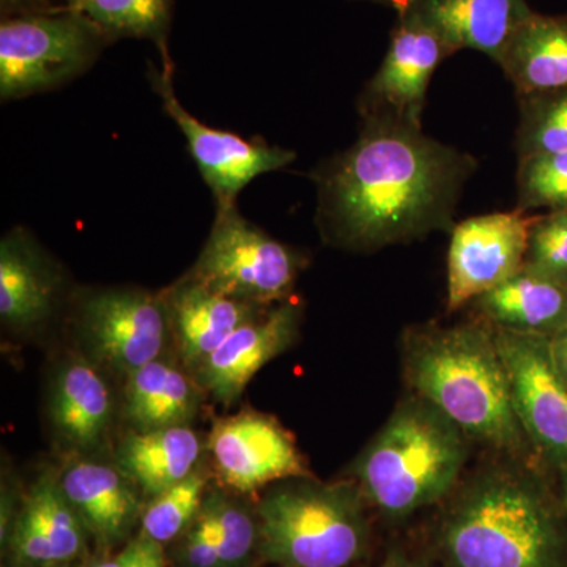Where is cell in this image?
Listing matches in <instances>:
<instances>
[{"instance_id": "2e32d148", "label": "cell", "mask_w": 567, "mask_h": 567, "mask_svg": "<svg viewBox=\"0 0 567 567\" xmlns=\"http://www.w3.org/2000/svg\"><path fill=\"white\" fill-rule=\"evenodd\" d=\"M163 297L183 363L196 371L238 327L265 309L213 292L188 276Z\"/></svg>"}, {"instance_id": "44dd1931", "label": "cell", "mask_w": 567, "mask_h": 567, "mask_svg": "<svg viewBox=\"0 0 567 567\" xmlns=\"http://www.w3.org/2000/svg\"><path fill=\"white\" fill-rule=\"evenodd\" d=\"M517 95L567 89V13L533 11L496 61Z\"/></svg>"}, {"instance_id": "9a60e30c", "label": "cell", "mask_w": 567, "mask_h": 567, "mask_svg": "<svg viewBox=\"0 0 567 567\" xmlns=\"http://www.w3.org/2000/svg\"><path fill=\"white\" fill-rule=\"evenodd\" d=\"M413 11L451 51L475 50L498 61L507 41L533 10L527 0H391Z\"/></svg>"}, {"instance_id": "ffe728a7", "label": "cell", "mask_w": 567, "mask_h": 567, "mask_svg": "<svg viewBox=\"0 0 567 567\" xmlns=\"http://www.w3.org/2000/svg\"><path fill=\"white\" fill-rule=\"evenodd\" d=\"M473 303L494 327L547 338L567 330V287L525 265Z\"/></svg>"}, {"instance_id": "5bb4252c", "label": "cell", "mask_w": 567, "mask_h": 567, "mask_svg": "<svg viewBox=\"0 0 567 567\" xmlns=\"http://www.w3.org/2000/svg\"><path fill=\"white\" fill-rule=\"evenodd\" d=\"M300 311L282 301L238 327L197 369L200 386L230 405L268 361L286 352L298 334Z\"/></svg>"}, {"instance_id": "7a4b0ae2", "label": "cell", "mask_w": 567, "mask_h": 567, "mask_svg": "<svg viewBox=\"0 0 567 567\" xmlns=\"http://www.w3.org/2000/svg\"><path fill=\"white\" fill-rule=\"evenodd\" d=\"M405 372L416 394L470 439L496 450H517L524 442L487 320L413 331L405 342Z\"/></svg>"}, {"instance_id": "3957f363", "label": "cell", "mask_w": 567, "mask_h": 567, "mask_svg": "<svg viewBox=\"0 0 567 567\" xmlns=\"http://www.w3.org/2000/svg\"><path fill=\"white\" fill-rule=\"evenodd\" d=\"M465 434L427 401L404 402L353 466L361 494L386 516L439 502L466 461Z\"/></svg>"}, {"instance_id": "30bf717a", "label": "cell", "mask_w": 567, "mask_h": 567, "mask_svg": "<svg viewBox=\"0 0 567 567\" xmlns=\"http://www.w3.org/2000/svg\"><path fill=\"white\" fill-rule=\"evenodd\" d=\"M80 328L96 357L126 375L158 360L171 333L163 295L123 287L85 297Z\"/></svg>"}, {"instance_id": "ba28073f", "label": "cell", "mask_w": 567, "mask_h": 567, "mask_svg": "<svg viewBox=\"0 0 567 567\" xmlns=\"http://www.w3.org/2000/svg\"><path fill=\"white\" fill-rule=\"evenodd\" d=\"M494 338L518 423L544 456L567 466V383L551 338L499 327H494Z\"/></svg>"}, {"instance_id": "836d02e7", "label": "cell", "mask_w": 567, "mask_h": 567, "mask_svg": "<svg viewBox=\"0 0 567 567\" xmlns=\"http://www.w3.org/2000/svg\"><path fill=\"white\" fill-rule=\"evenodd\" d=\"M551 350L563 379L567 383V330L551 338Z\"/></svg>"}, {"instance_id": "4dcf8cb0", "label": "cell", "mask_w": 567, "mask_h": 567, "mask_svg": "<svg viewBox=\"0 0 567 567\" xmlns=\"http://www.w3.org/2000/svg\"><path fill=\"white\" fill-rule=\"evenodd\" d=\"M185 558L192 567H223L210 524L200 511L189 525Z\"/></svg>"}, {"instance_id": "8992f818", "label": "cell", "mask_w": 567, "mask_h": 567, "mask_svg": "<svg viewBox=\"0 0 567 567\" xmlns=\"http://www.w3.org/2000/svg\"><path fill=\"white\" fill-rule=\"evenodd\" d=\"M81 10L2 18L0 24V99H25L61 87L84 73L110 43Z\"/></svg>"}, {"instance_id": "f1b7e54d", "label": "cell", "mask_w": 567, "mask_h": 567, "mask_svg": "<svg viewBox=\"0 0 567 567\" xmlns=\"http://www.w3.org/2000/svg\"><path fill=\"white\" fill-rule=\"evenodd\" d=\"M200 513L210 524L223 567L244 563L256 544L257 527L252 518L221 496L204 499Z\"/></svg>"}, {"instance_id": "d6986e66", "label": "cell", "mask_w": 567, "mask_h": 567, "mask_svg": "<svg viewBox=\"0 0 567 567\" xmlns=\"http://www.w3.org/2000/svg\"><path fill=\"white\" fill-rule=\"evenodd\" d=\"M59 481L82 525L100 543L111 546L126 535L140 511V499L121 470L81 461L66 466Z\"/></svg>"}, {"instance_id": "d4e9b609", "label": "cell", "mask_w": 567, "mask_h": 567, "mask_svg": "<svg viewBox=\"0 0 567 567\" xmlns=\"http://www.w3.org/2000/svg\"><path fill=\"white\" fill-rule=\"evenodd\" d=\"M80 10L111 40L118 37L152 40L167 58L173 0H84Z\"/></svg>"}, {"instance_id": "cb8c5ba5", "label": "cell", "mask_w": 567, "mask_h": 567, "mask_svg": "<svg viewBox=\"0 0 567 567\" xmlns=\"http://www.w3.org/2000/svg\"><path fill=\"white\" fill-rule=\"evenodd\" d=\"M126 377V416L136 432L181 427L196 415L199 391L174 365L156 360Z\"/></svg>"}, {"instance_id": "6da1fadb", "label": "cell", "mask_w": 567, "mask_h": 567, "mask_svg": "<svg viewBox=\"0 0 567 567\" xmlns=\"http://www.w3.org/2000/svg\"><path fill=\"white\" fill-rule=\"evenodd\" d=\"M363 117L352 147L315 174L323 237L353 251H375L453 230L476 159L394 115Z\"/></svg>"}, {"instance_id": "7c38bea8", "label": "cell", "mask_w": 567, "mask_h": 567, "mask_svg": "<svg viewBox=\"0 0 567 567\" xmlns=\"http://www.w3.org/2000/svg\"><path fill=\"white\" fill-rule=\"evenodd\" d=\"M208 447L219 480L241 494L275 481L312 476L292 435L275 417L251 410L215 421Z\"/></svg>"}, {"instance_id": "603a6c76", "label": "cell", "mask_w": 567, "mask_h": 567, "mask_svg": "<svg viewBox=\"0 0 567 567\" xmlns=\"http://www.w3.org/2000/svg\"><path fill=\"white\" fill-rule=\"evenodd\" d=\"M51 416L70 445L89 450L102 442L112 416L111 391L87 361H69L55 377Z\"/></svg>"}, {"instance_id": "4fadbf2b", "label": "cell", "mask_w": 567, "mask_h": 567, "mask_svg": "<svg viewBox=\"0 0 567 567\" xmlns=\"http://www.w3.org/2000/svg\"><path fill=\"white\" fill-rule=\"evenodd\" d=\"M398 13L382 66L361 96V112L390 114L421 126L432 76L454 52L413 11L399 9Z\"/></svg>"}, {"instance_id": "7402d4cb", "label": "cell", "mask_w": 567, "mask_h": 567, "mask_svg": "<svg viewBox=\"0 0 567 567\" xmlns=\"http://www.w3.org/2000/svg\"><path fill=\"white\" fill-rule=\"evenodd\" d=\"M200 451L199 436L188 425L134 431L118 445L117 465L142 494L153 499L192 475Z\"/></svg>"}, {"instance_id": "e575fe53", "label": "cell", "mask_w": 567, "mask_h": 567, "mask_svg": "<svg viewBox=\"0 0 567 567\" xmlns=\"http://www.w3.org/2000/svg\"><path fill=\"white\" fill-rule=\"evenodd\" d=\"M382 567H424V566H421L420 563L410 561V559L405 558L404 555L394 554V555H391V557L386 559L385 565H383Z\"/></svg>"}, {"instance_id": "d6a6232c", "label": "cell", "mask_w": 567, "mask_h": 567, "mask_svg": "<svg viewBox=\"0 0 567 567\" xmlns=\"http://www.w3.org/2000/svg\"><path fill=\"white\" fill-rule=\"evenodd\" d=\"M3 18L28 17V14L51 13V0H0Z\"/></svg>"}, {"instance_id": "ac0fdd59", "label": "cell", "mask_w": 567, "mask_h": 567, "mask_svg": "<svg viewBox=\"0 0 567 567\" xmlns=\"http://www.w3.org/2000/svg\"><path fill=\"white\" fill-rule=\"evenodd\" d=\"M11 546L29 565L70 561L82 548L81 520L61 481L43 475L33 484L14 524Z\"/></svg>"}, {"instance_id": "74e56055", "label": "cell", "mask_w": 567, "mask_h": 567, "mask_svg": "<svg viewBox=\"0 0 567 567\" xmlns=\"http://www.w3.org/2000/svg\"><path fill=\"white\" fill-rule=\"evenodd\" d=\"M563 488H565V498H566V505H567V466H563Z\"/></svg>"}, {"instance_id": "52a82bcc", "label": "cell", "mask_w": 567, "mask_h": 567, "mask_svg": "<svg viewBox=\"0 0 567 567\" xmlns=\"http://www.w3.org/2000/svg\"><path fill=\"white\" fill-rule=\"evenodd\" d=\"M301 259L238 213L218 208L210 237L188 278L245 303H282L292 292Z\"/></svg>"}, {"instance_id": "f546056e", "label": "cell", "mask_w": 567, "mask_h": 567, "mask_svg": "<svg viewBox=\"0 0 567 567\" xmlns=\"http://www.w3.org/2000/svg\"><path fill=\"white\" fill-rule=\"evenodd\" d=\"M524 265L567 287V210L533 218Z\"/></svg>"}, {"instance_id": "277c9868", "label": "cell", "mask_w": 567, "mask_h": 567, "mask_svg": "<svg viewBox=\"0 0 567 567\" xmlns=\"http://www.w3.org/2000/svg\"><path fill=\"white\" fill-rule=\"evenodd\" d=\"M561 548L547 503L513 475L473 484L443 528V550L453 567H558Z\"/></svg>"}, {"instance_id": "4316f807", "label": "cell", "mask_w": 567, "mask_h": 567, "mask_svg": "<svg viewBox=\"0 0 567 567\" xmlns=\"http://www.w3.org/2000/svg\"><path fill=\"white\" fill-rule=\"evenodd\" d=\"M207 481L203 470H194L181 483L155 496L142 518L144 535L164 544L188 528L203 506Z\"/></svg>"}, {"instance_id": "e0dca14e", "label": "cell", "mask_w": 567, "mask_h": 567, "mask_svg": "<svg viewBox=\"0 0 567 567\" xmlns=\"http://www.w3.org/2000/svg\"><path fill=\"white\" fill-rule=\"evenodd\" d=\"M58 270L22 227L0 241V317L14 330H32L54 311L59 295Z\"/></svg>"}, {"instance_id": "83f0119b", "label": "cell", "mask_w": 567, "mask_h": 567, "mask_svg": "<svg viewBox=\"0 0 567 567\" xmlns=\"http://www.w3.org/2000/svg\"><path fill=\"white\" fill-rule=\"evenodd\" d=\"M517 210H567V152L539 153L518 162Z\"/></svg>"}, {"instance_id": "5b68a950", "label": "cell", "mask_w": 567, "mask_h": 567, "mask_svg": "<svg viewBox=\"0 0 567 567\" xmlns=\"http://www.w3.org/2000/svg\"><path fill=\"white\" fill-rule=\"evenodd\" d=\"M352 481L293 484L259 505L260 554L284 567H347L363 555L368 525Z\"/></svg>"}, {"instance_id": "d590c367", "label": "cell", "mask_w": 567, "mask_h": 567, "mask_svg": "<svg viewBox=\"0 0 567 567\" xmlns=\"http://www.w3.org/2000/svg\"><path fill=\"white\" fill-rule=\"evenodd\" d=\"M92 567H126V566H125V563H123L121 555H118V557L115 559H112V561L99 563V565H95Z\"/></svg>"}, {"instance_id": "1f68e13d", "label": "cell", "mask_w": 567, "mask_h": 567, "mask_svg": "<svg viewBox=\"0 0 567 567\" xmlns=\"http://www.w3.org/2000/svg\"><path fill=\"white\" fill-rule=\"evenodd\" d=\"M121 557L126 567H164L162 544L144 533L122 551Z\"/></svg>"}, {"instance_id": "8d00e7d4", "label": "cell", "mask_w": 567, "mask_h": 567, "mask_svg": "<svg viewBox=\"0 0 567 567\" xmlns=\"http://www.w3.org/2000/svg\"><path fill=\"white\" fill-rule=\"evenodd\" d=\"M65 2L66 7H70V9L80 10L84 0H65Z\"/></svg>"}, {"instance_id": "484cf974", "label": "cell", "mask_w": 567, "mask_h": 567, "mask_svg": "<svg viewBox=\"0 0 567 567\" xmlns=\"http://www.w3.org/2000/svg\"><path fill=\"white\" fill-rule=\"evenodd\" d=\"M517 96L520 104L518 158L567 152V89Z\"/></svg>"}, {"instance_id": "9c48e42d", "label": "cell", "mask_w": 567, "mask_h": 567, "mask_svg": "<svg viewBox=\"0 0 567 567\" xmlns=\"http://www.w3.org/2000/svg\"><path fill=\"white\" fill-rule=\"evenodd\" d=\"M151 81L162 96L164 111L185 134L194 162L212 189L218 208L233 207L238 194L254 178L282 169L297 158L295 152L287 148L271 147L257 140L246 141L238 134L210 128L197 121L175 95L173 66L167 59L163 70H151Z\"/></svg>"}, {"instance_id": "8fae6325", "label": "cell", "mask_w": 567, "mask_h": 567, "mask_svg": "<svg viewBox=\"0 0 567 567\" xmlns=\"http://www.w3.org/2000/svg\"><path fill=\"white\" fill-rule=\"evenodd\" d=\"M533 218L522 212L465 219L451 230L447 311H457L524 267Z\"/></svg>"}]
</instances>
